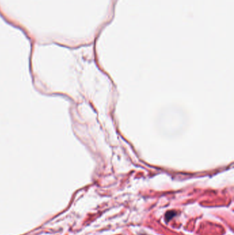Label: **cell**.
Instances as JSON below:
<instances>
[{"label": "cell", "instance_id": "obj_1", "mask_svg": "<svg viewBox=\"0 0 234 235\" xmlns=\"http://www.w3.org/2000/svg\"><path fill=\"white\" fill-rule=\"evenodd\" d=\"M176 213L173 211H170L167 212L166 214H165V219L167 221H170V219H172V218L175 215Z\"/></svg>", "mask_w": 234, "mask_h": 235}]
</instances>
